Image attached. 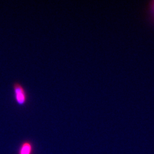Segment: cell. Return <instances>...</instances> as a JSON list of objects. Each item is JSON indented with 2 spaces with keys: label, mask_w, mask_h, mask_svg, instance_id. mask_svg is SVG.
<instances>
[{
  "label": "cell",
  "mask_w": 154,
  "mask_h": 154,
  "mask_svg": "<svg viewBox=\"0 0 154 154\" xmlns=\"http://www.w3.org/2000/svg\"><path fill=\"white\" fill-rule=\"evenodd\" d=\"M14 98L17 105L24 106L28 103L29 95L28 92L21 83L16 82L13 85Z\"/></svg>",
  "instance_id": "6da1fadb"
},
{
  "label": "cell",
  "mask_w": 154,
  "mask_h": 154,
  "mask_svg": "<svg viewBox=\"0 0 154 154\" xmlns=\"http://www.w3.org/2000/svg\"><path fill=\"white\" fill-rule=\"evenodd\" d=\"M33 151V146L30 141H25L21 145L18 154H32Z\"/></svg>",
  "instance_id": "7a4b0ae2"
},
{
  "label": "cell",
  "mask_w": 154,
  "mask_h": 154,
  "mask_svg": "<svg viewBox=\"0 0 154 154\" xmlns=\"http://www.w3.org/2000/svg\"><path fill=\"white\" fill-rule=\"evenodd\" d=\"M148 13L149 18L154 22V0H151L147 6Z\"/></svg>",
  "instance_id": "3957f363"
}]
</instances>
